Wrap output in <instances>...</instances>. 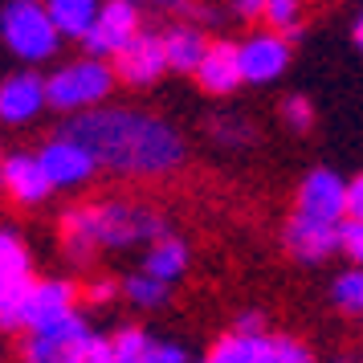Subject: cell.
<instances>
[{
	"label": "cell",
	"instance_id": "cell-13",
	"mask_svg": "<svg viewBox=\"0 0 363 363\" xmlns=\"http://www.w3.org/2000/svg\"><path fill=\"white\" fill-rule=\"evenodd\" d=\"M196 82L204 94H216V99H225L233 94L237 86H245L241 78V57H237V41H208V53H204V62L196 66Z\"/></svg>",
	"mask_w": 363,
	"mask_h": 363
},
{
	"label": "cell",
	"instance_id": "cell-25",
	"mask_svg": "<svg viewBox=\"0 0 363 363\" xmlns=\"http://www.w3.org/2000/svg\"><path fill=\"white\" fill-rule=\"evenodd\" d=\"M278 111H281V123H286L294 135H306L314 127V106H311L306 94H290V99H281Z\"/></svg>",
	"mask_w": 363,
	"mask_h": 363
},
{
	"label": "cell",
	"instance_id": "cell-19",
	"mask_svg": "<svg viewBox=\"0 0 363 363\" xmlns=\"http://www.w3.org/2000/svg\"><path fill=\"white\" fill-rule=\"evenodd\" d=\"M184 269H188V245H184L180 237H172V233L160 237L155 245H147V253H143V274H151L164 286L184 278Z\"/></svg>",
	"mask_w": 363,
	"mask_h": 363
},
{
	"label": "cell",
	"instance_id": "cell-6",
	"mask_svg": "<svg viewBox=\"0 0 363 363\" xmlns=\"http://www.w3.org/2000/svg\"><path fill=\"white\" fill-rule=\"evenodd\" d=\"M143 33L139 29V9L127 4V0H111L99 9V21L86 37V57H99V62H115L118 53L131 45L135 37Z\"/></svg>",
	"mask_w": 363,
	"mask_h": 363
},
{
	"label": "cell",
	"instance_id": "cell-30",
	"mask_svg": "<svg viewBox=\"0 0 363 363\" xmlns=\"http://www.w3.org/2000/svg\"><path fill=\"white\" fill-rule=\"evenodd\" d=\"M78 363H115V351H111V339L106 335H90L78 351Z\"/></svg>",
	"mask_w": 363,
	"mask_h": 363
},
{
	"label": "cell",
	"instance_id": "cell-7",
	"mask_svg": "<svg viewBox=\"0 0 363 363\" xmlns=\"http://www.w3.org/2000/svg\"><path fill=\"white\" fill-rule=\"evenodd\" d=\"M94 330L86 327L82 314H69L62 323H53L45 330H33L21 343V359L25 363H78V351Z\"/></svg>",
	"mask_w": 363,
	"mask_h": 363
},
{
	"label": "cell",
	"instance_id": "cell-1",
	"mask_svg": "<svg viewBox=\"0 0 363 363\" xmlns=\"http://www.w3.org/2000/svg\"><path fill=\"white\" fill-rule=\"evenodd\" d=\"M62 135L82 143L94 155V164L115 176L155 180L184 164V135L167 118L131 106H102L74 115Z\"/></svg>",
	"mask_w": 363,
	"mask_h": 363
},
{
	"label": "cell",
	"instance_id": "cell-28",
	"mask_svg": "<svg viewBox=\"0 0 363 363\" xmlns=\"http://www.w3.org/2000/svg\"><path fill=\"white\" fill-rule=\"evenodd\" d=\"M29 281H33V278H21V274H13V269H4V265H0V314L17 306L21 294L29 290Z\"/></svg>",
	"mask_w": 363,
	"mask_h": 363
},
{
	"label": "cell",
	"instance_id": "cell-5",
	"mask_svg": "<svg viewBox=\"0 0 363 363\" xmlns=\"http://www.w3.org/2000/svg\"><path fill=\"white\" fill-rule=\"evenodd\" d=\"M78 286L69 278H41V281H29V290L21 294L17 311L4 314L0 318V330H45L53 327V323H62V318H69L74 311V302H78Z\"/></svg>",
	"mask_w": 363,
	"mask_h": 363
},
{
	"label": "cell",
	"instance_id": "cell-22",
	"mask_svg": "<svg viewBox=\"0 0 363 363\" xmlns=\"http://www.w3.org/2000/svg\"><path fill=\"white\" fill-rule=\"evenodd\" d=\"M123 294H127V302L139 306V311H155V306L167 302V286L155 281L151 274H131V278L123 281Z\"/></svg>",
	"mask_w": 363,
	"mask_h": 363
},
{
	"label": "cell",
	"instance_id": "cell-8",
	"mask_svg": "<svg viewBox=\"0 0 363 363\" xmlns=\"http://www.w3.org/2000/svg\"><path fill=\"white\" fill-rule=\"evenodd\" d=\"M237 57H241V78L245 82L269 86L278 82L286 74V66H290V41L262 29V33H249L237 41Z\"/></svg>",
	"mask_w": 363,
	"mask_h": 363
},
{
	"label": "cell",
	"instance_id": "cell-15",
	"mask_svg": "<svg viewBox=\"0 0 363 363\" xmlns=\"http://www.w3.org/2000/svg\"><path fill=\"white\" fill-rule=\"evenodd\" d=\"M0 188L17 200V204H41V200H50V192H53V184L45 180V172L37 164V155H25V151L4 155Z\"/></svg>",
	"mask_w": 363,
	"mask_h": 363
},
{
	"label": "cell",
	"instance_id": "cell-33",
	"mask_svg": "<svg viewBox=\"0 0 363 363\" xmlns=\"http://www.w3.org/2000/svg\"><path fill=\"white\" fill-rule=\"evenodd\" d=\"M233 335H265V318H262L257 311H245L241 318H237Z\"/></svg>",
	"mask_w": 363,
	"mask_h": 363
},
{
	"label": "cell",
	"instance_id": "cell-16",
	"mask_svg": "<svg viewBox=\"0 0 363 363\" xmlns=\"http://www.w3.org/2000/svg\"><path fill=\"white\" fill-rule=\"evenodd\" d=\"M200 363H278V339L274 335H225Z\"/></svg>",
	"mask_w": 363,
	"mask_h": 363
},
{
	"label": "cell",
	"instance_id": "cell-37",
	"mask_svg": "<svg viewBox=\"0 0 363 363\" xmlns=\"http://www.w3.org/2000/svg\"><path fill=\"white\" fill-rule=\"evenodd\" d=\"M0 167H4V155H0Z\"/></svg>",
	"mask_w": 363,
	"mask_h": 363
},
{
	"label": "cell",
	"instance_id": "cell-21",
	"mask_svg": "<svg viewBox=\"0 0 363 363\" xmlns=\"http://www.w3.org/2000/svg\"><path fill=\"white\" fill-rule=\"evenodd\" d=\"M330 302L343 314H363V269L347 265L339 278L330 281Z\"/></svg>",
	"mask_w": 363,
	"mask_h": 363
},
{
	"label": "cell",
	"instance_id": "cell-20",
	"mask_svg": "<svg viewBox=\"0 0 363 363\" xmlns=\"http://www.w3.org/2000/svg\"><path fill=\"white\" fill-rule=\"evenodd\" d=\"M262 21H265L269 33L286 37V41H298L302 37V4L298 0H265Z\"/></svg>",
	"mask_w": 363,
	"mask_h": 363
},
{
	"label": "cell",
	"instance_id": "cell-35",
	"mask_svg": "<svg viewBox=\"0 0 363 363\" xmlns=\"http://www.w3.org/2000/svg\"><path fill=\"white\" fill-rule=\"evenodd\" d=\"M355 45L363 50V13H359V21H355Z\"/></svg>",
	"mask_w": 363,
	"mask_h": 363
},
{
	"label": "cell",
	"instance_id": "cell-14",
	"mask_svg": "<svg viewBox=\"0 0 363 363\" xmlns=\"http://www.w3.org/2000/svg\"><path fill=\"white\" fill-rule=\"evenodd\" d=\"M286 249L298 262H311V265L327 262L339 249V225H323V220H311L302 213H290V220H286Z\"/></svg>",
	"mask_w": 363,
	"mask_h": 363
},
{
	"label": "cell",
	"instance_id": "cell-32",
	"mask_svg": "<svg viewBox=\"0 0 363 363\" xmlns=\"http://www.w3.org/2000/svg\"><path fill=\"white\" fill-rule=\"evenodd\" d=\"M347 220H363V172L347 180Z\"/></svg>",
	"mask_w": 363,
	"mask_h": 363
},
{
	"label": "cell",
	"instance_id": "cell-4",
	"mask_svg": "<svg viewBox=\"0 0 363 363\" xmlns=\"http://www.w3.org/2000/svg\"><path fill=\"white\" fill-rule=\"evenodd\" d=\"M0 37L21 62H50L62 45L45 4H33V0H13L0 9Z\"/></svg>",
	"mask_w": 363,
	"mask_h": 363
},
{
	"label": "cell",
	"instance_id": "cell-34",
	"mask_svg": "<svg viewBox=\"0 0 363 363\" xmlns=\"http://www.w3.org/2000/svg\"><path fill=\"white\" fill-rule=\"evenodd\" d=\"M237 13H241V17H262V0H241Z\"/></svg>",
	"mask_w": 363,
	"mask_h": 363
},
{
	"label": "cell",
	"instance_id": "cell-2",
	"mask_svg": "<svg viewBox=\"0 0 363 363\" xmlns=\"http://www.w3.org/2000/svg\"><path fill=\"white\" fill-rule=\"evenodd\" d=\"M160 237H167L164 216L131 200H94L62 216V245H66V257L78 265L90 262L99 249H127L139 241L155 245Z\"/></svg>",
	"mask_w": 363,
	"mask_h": 363
},
{
	"label": "cell",
	"instance_id": "cell-31",
	"mask_svg": "<svg viewBox=\"0 0 363 363\" xmlns=\"http://www.w3.org/2000/svg\"><path fill=\"white\" fill-rule=\"evenodd\" d=\"M143 363H188V351H184L180 343H160V339H151Z\"/></svg>",
	"mask_w": 363,
	"mask_h": 363
},
{
	"label": "cell",
	"instance_id": "cell-17",
	"mask_svg": "<svg viewBox=\"0 0 363 363\" xmlns=\"http://www.w3.org/2000/svg\"><path fill=\"white\" fill-rule=\"evenodd\" d=\"M164 37V57L167 69H180V74H196V66L208 53V37L200 33L196 25H172Z\"/></svg>",
	"mask_w": 363,
	"mask_h": 363
},
{
	"label": "cell",
	"instance_id": "cell-27",
	"mask_svg": "<svg viewBox=\"0 0 363 363\" xmlns=\"http://www.w3.org/2000/svg\"><path fill=\"white\" fill-rule=\"evenodd\" d=\"M213 135L225 143V147H241V143H253V127L245 118H216Z\"/></svg>",
	"mask_w": 363,
	"mask_h": 363
},
{
	"label": "cell",
	"instance_id": "cell-9",
	"mask_svg": "<svg viewBox=\"0 0 363 363\" xmlns=\"http://www.w3.org/2000/svg\"><path fill=\"white\" fill-rule=\"evenodd\" d=\"M294 213L323 220V225H343L347 220V180L330 167H314L298 188V208Z\"/></svg>",
	"mask_w": 363,
	"mask_h": 363
},
{
	"label": "cell",
	"instance_id": "cell-18",
	"mask_svg": "<svg viewBox=\"0 0 363 363\" xmlns=\"http://www.w3.org/2000/svg\"><path fill=\"white\" fill-rule=\"evenodd\" d=\"M99 9L102 4H94V0H50L45 4L57 37H74V41H86L90 37L94 21H99Z\"/></svg>",
	"mask_w": 363,
	"mask_h": 363
},
{
	"label": "cell",
	"instance_id": "cell-12",
	"mask_svg": "<svg viewBox=\"0 0 363 363\" xmlns=\"http://www.w3.org/2000/svg\"><path fill=\"white\" fill-rule=\"evenodd\" d=\"M45 78L41 74H13L9 82L0 86V123L21 127V123H33L45 111Z\"/></svg>",
	"mask_w": 363,
	"mask_h": 363
},
{
	"label": "cell",
	"instance_id": "cell-36",
	"mask_svg": "<svg viewBox=\"0 0 363 363\" xmlns=\"http://www.w3.org/2000/svg\"><path fill=\"white\" fill-rule=\"evenodd\" d=\"M335 363H363V355H343V359H335Z\"/></svg>",
	"mask_w": 363,
	"mask_h": 363
},
{
	"label": "cell",
	"instance_id": "cell-23",
	"mask_svg": "<svg viewBox=\"0 0 363 363\" xmlns=\"http://www.w3.org/2000/svg\"><path fill=\"white\" fill-rule=\"evenodd\" d=\"M151 347V335L143 327H118L111 335V351H115V363H143Z\"/></svg>",
	"mask_w": 363,
	"mask_h": 363
},
{
	"label": "cell",
	"instance_id": "cell-10",
	"mask_svg": "<svg viewBox=\"0 0 363 363\" xmlns=\"http://www.w3.org/2000/svg\"><path fill=\"white\" fill-rule=\"evenodd\" d=\"M37 164H41L45 180H50L53 188H78V184H86L94 172H99L94 155H90L82 143H74L69 135L50 139L45 147L37 151Z\"/></svg>",
	"mask_w": 363,
	"mask_h": 363
},
{
	"label": "cell",
	"instance_id": "cell-11",
	"mask_svg": "<svg viewBox=\"0 0 363 363\" xmlns=\"http://www.w3.org/2000/svg\"><path fill=\"white\" fill-rule=\"evenodd\" d=\"M111 69H115L118 82H127V86H151V82H160V78H164V69H167L164 37H160V33H139L131 45H127V50L111 62Z\"/></svg>",
	"mask_w": 363,
	"mask_h": 363
},
{
	"label": "cell",
	"instance_id": "cell-3",
	"mask_svg": "<svg viewBox=\"0 0 363 363\" xmlns=\"http://www.w3.org/2000/svg\"><path fill=\"white\" fill-rule=\"evenodd\" d=\"M115 69L111 62H99V57H78L69 66H57L45 78V102L53 111H66L69 118L86 115L90 106H102L106 94L115 90Z\"/></svg>",
	"mask_w": 363,
	"mask_h": 363
},
{
	"label": "cell",
	"instance_id": "cell-29",
	"mask_svg": "<svg viewBox=\"0 0 363 363\" xmlns=\"http://www.w3.org/2000/svg\"><path fill=\"white\" fill-rule=\"evenodd\" d=\"M118 294H123V286L115 278H94V281H86V290H82V298L90 306H111Z\"/></svg>",
	"mask_w": 363,
	"mask_h": 363
},
{
	"label": "cell",
	"instance_id": "cell-26",
	"mask_svg": "<svg viewBox=\"0 0 363 363\" xmlns=\"http://www.w3.org/2000/svg\"><path fill=\"white\" fill-rule=\"evenodd\" d=\"M339 253H347V262L363 269V220H343L339 225Z\"/></svg>",
	"mask_w": 363,
	"mask_h": 363
},
{
	"label": "cell",
	"instance_id": "cell-24",
	"mask_svg": "<svg viewBox=\"0 0 363 363\" xmlns=\"http://www.w3.org/2000/svg\"><path fill=\"white\" fill-rule=\"evenodd\" d=\"M0 265L13 269V274H21V278L33 274V257H29V249H25L17 229H0Z\"/></svg>",
	"mask_w": 363,
	"mask_h": 363
}]
</instances>
